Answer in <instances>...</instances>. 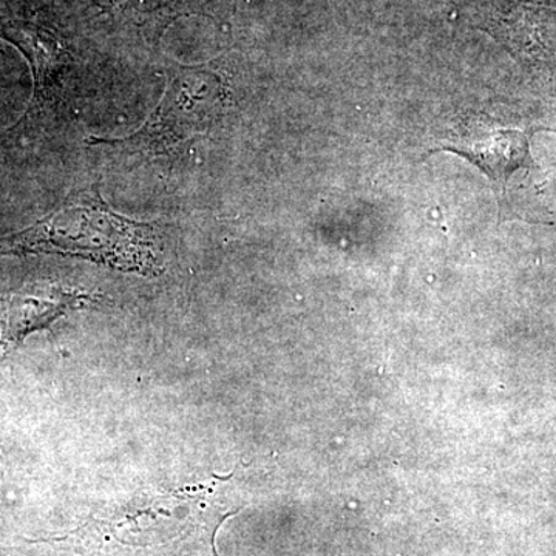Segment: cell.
Returning <instances> with one entry per match:
<instances>
[{
    "label": "cell",
    "mask_w": 556,
    "mask_h": 556,
    "mask_svg": "<svg viewBox=\"0 0 556 556\" xmlns=\"http://www.w3.org/2000/svg\"><path fill=\"white\" fill-rule=\"evenodd\" d=\"M233 514L207 484L144 492L50 543L72 556H218L215 536Z\"/></svg>",
    "instance_id": "1"
},
{
    "label": "cell",
    "mask_w": 556,
    "mask_h": 556,
    "mask_svg": "<svg viewBox=\"0 0 556 556\" xmlns=\"http://www.w3.org/2000/svg\"><path fill=\"white\" fill-rule=\"evenodd\" d=\"M56 254L108 268L159 276L163 273L155 225L116 214L100 190H80L30 228L0 237V257Z\"/></svg>",
    "instance_id": "2"
},
{
    "label": "cell",
    "mask_w": 556,
    "mask_h": 556,
    "mask_svg": "<svg viewBox=\"0 0 556 556\" xmlns=\"http://www.w3.org/2000/svg\"><path fill=\"white\" fill-rule=\"evenodd\" d=\"M226 89L217 73L181 68L169 80L159 108L144 126L124 139H93V144L163 155L214 126L225 109Z\"/></svg>",
    "instance_id": "3"
},
{
    "label": "cell",
    "mask_w": 556,
    "mask_h": 556,
    "mask_svg": "<svg viewBox=\"0 0 556 556\" xmlns=\"http://www.w3.org/2000/svg\"><path fill=\"white\" fill-rule=\"evenodd\" d=\"M438 152H453L470 161L501 193H506L508 179L515 172L526 169L532 161L525 131L500 126L485 113L464 116L445 137V144L430 150V155Z\"/></svg>",
    "instance_id": "4"
},
{
    "label": "cell",
    "mask_w": 556,
    "mask_h": 556,
    "mask_svg": "<svg viewBox=\"0 0 556 556\" xmlns=\"http://www.w3.org/2000/svg\"><path fill=\"white\" fill-rule=\"evenodd\" d=\"M0 39L24 54L33 73L31 102L27 113L13 129L17 130L33 126L50 110L58 109L72 56L56 33L35 21L0 17Z\"/></svg>",
    "instance_id": "5"
},
{
    "label": "cell",
    "mask_w": 556,
    "mask_h": 556,
    "mask_svg": "<svg viewBox=\"0 0 556 556\" xmlns=\"http://www.w3.org/2000/svg\"><path fill=\"white\" fill-rule=\"evenodd\" d=\"M98 300L87 292L50 285L11 292L0 303V364L33 332L50 328L68 311Z\"/></svg>",
    "instance_id": "6"
},
{
    "label": "cell",
    "mask_w": 556,
    "mask_h": 556,
    "mask_svg": "<svg viewBox=\"0 0 556 556\" xmlns=\"http://www.w3.org/2000/svg\"><path fill=\"white\" fill-rule=\"evenodd\" d=\"M522 64L556 72V7L514 3L485 28Z\"/></svg>",
    "instance_id": "7"
},
{
    "label": "cell",
    "mask_w": 556,
    "mask_h": 556,
    "mask_svg": "<svg viewBox=\"0 0 556 556\" xmlns=\"http://www.w3.org/2000/svg\"><path fill=\"white\" fill-rule=\"evenodd\" d=\"M90 2L110 16L161 35L177 17L185 16L195 0H90Z\"/></svg>",
    "instance_id": "8"
}]
</instances>
